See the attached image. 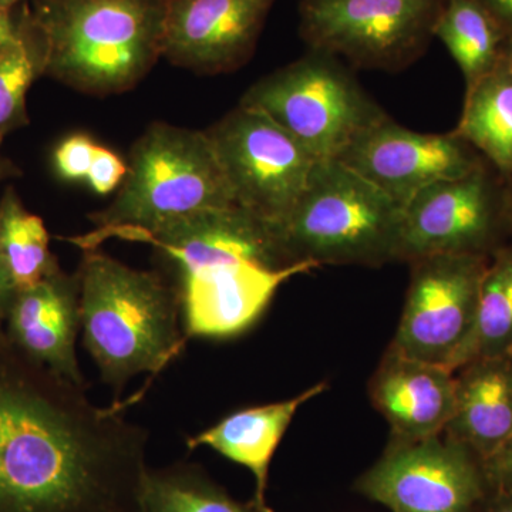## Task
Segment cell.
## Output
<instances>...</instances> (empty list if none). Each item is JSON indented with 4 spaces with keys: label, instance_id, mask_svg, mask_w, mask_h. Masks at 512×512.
Here are the masks:
<instances>
[{
    "label": "cell",
    "instance_id": "19",
    "mask_svg": "<svg viewBox=\"0 0 512 512\" xmlns=\"http://www.w3.org/2000/svg\"><path fill=\"white\" fill-rule=\"evenodd\" d=\"M434 37L447 47L470 87L500 66L512 36L480 0H446Z\"/></svg>",
    "mask_w": 512,
    "mask_h": 512
},
{
    "label": "cell",
    "instance_id": "21",
    "mask_svg": "<svg viewBox=\"0 0 512 512\" xmlns=\"http://www.w3.org/2000/svg\"><path fill=\"white\" fill-rule=\"evenodd\" d=\"M141 512H274L254 500L241 503L198 464L148 468Z\"/></svg>",
    "mask_w": 512,
    "mask_h": 512
},
{
    "label": "cell",
    "instance_id": "23",
    "mask_svg": "<svg viewBox=\"0 0 512 512\" xmlns=\"http://www.w3.org/2000/svg\"><path fill=\"white\" fill-rule=\"evenodd\" d=\"M505 356H512V248L500 249L485 269L466 365Z\"/></svg>",
    "mask_w": 512,
    "mask_h": 512
},
{
    "label": "cell",
    "instance_id": "34",
    "mask_svg": "<svg viewBox=\"0 0 512 512\" xmlns=\"http://www.w3.org/2000/svg\"><path fill=\"white\" fill-rule=\"evenodd\" d=\"M511 217H512V200H511Z\"/></svg>",
    "mask_w": 512,
    "mask_h": 512
},
{
    "label": "cell",
    "instance_id": "10",
    "mask_svg": "<svg viewBox=\"0 0 512 512\" xmlns=\"http://www.w3.org/2000/svg\"><path fill=\"white\" fill-rule=\"evenodd\" d=\"M355 488L392 512H480L491 494L481 461L447 436L393 440Z\"/></svg>",
    "mask_w": 512,
    "mask_h": 512
},
{
    "label": "cell",
    "instance_id": "15",
    "mask_svg": "<svg viewBox=\"0 0 512 512\" xmlns=\"http://www.w3.org/2000/svg\"><path fill=\"white\" fill-rule=\"evenodd\" d=\"M80 328L79 274L62 269L16 292L3 325L10 342L25 355L84 387L76 355Z\"/></svg>",
    "mask_w": 512,
    "mask_h": 512
},
{
    "label": "cell",
    "instance_id": "8",
    "mask_svg": "<svg viewBox=\"0 0 512 512\" xmlns=\"http://www.w3.org/2000/svg\"><path fill=\"white\" fill-rule=\"evenodd\" d=\"M207 134L235 204L272 227L284 222L318 161L274 120L241 104Z\"/></svg>",
    "mask_w": 512,
    "mask_h": 512
},
{
    "label": "cell",
    "instance_id": "14",
    "mask_svg": "<svg viewBox=\"0 0 512 512\" xmlns=\"http://www.w3.org/2000/svg\"><path fill=\"white\" fill-rule=\"evenodd\" d=\"M276 0H165L163 57L184 69L225 73L254 52Z\"/></svg>",
    "mask_w": 512,
    "mask_h": 512
},
{
    "label": "cell",
    "instance_id": "22",
    "mask_svg": "<svg viewBox=\"0 0 512 512\" xmlns=\"http://www.w3.org/2000/svg\"><path fill=\"white\" fill-rule=\"evenodd\" d=\"M49 241L42 218L26 210L15 191H6L0 200V249L18 291L59 271Z\"/></svg>",
    "mask_w": 512,
    "mask_h": 512
},
{
    "label": "cell",
    "instance_id": "28",
    "mask_svg": "<svg viewBox=\"0 0 512 512\" xmlns=\"http://www.w3.org/2000/svg\"><path fill=\"white\" fill-rule=\"evenodd\" d=\"M16 292H18V289H16L5 256H3L2 249H0V328L5 325L6 316H8Z\"/></svg>",
    "mask_w": 512,
    "mask_h": 512
},
{
    "label": "cell",
    "instance_id": "6",
    "mask_svg": "<svg viewBox=\"0 0 512 512\" xmlns=\"http://www.w3.org/2000/svg\"><path fill=\"white\" fill-rule=\"evenodd\" d=\"M239 104L274 120L318 163L339 160L363 131L387 116L338 57L311 49L255 83Z\"/></svg>",
    "mask_w": 512,
    "mask_h": 512
},
{
    "label": "cell",
    "instance_id": "9",
    "mask_svg": "<svg viewBox=\"0 0 512 512\" xmlns=\"http://www.w3.org/2000/svg\"><path fill=\"white\" fill-rule=\"evenodd\" d=\"M399 328L390 348L412 359L456 370L466 366L484 255L416 259Z\"/></svg>",
    "mask_w": 512,
    "mask_h": 512
},
{
    "label": "cell",
    "instance_id": "33",
    "mask_svg": "<svg viewBox=\"0 0 512 512\" xmlns=\"http://www.w3.org/2000/svg\"><path fill=\"white\" fill-rule=\"evenodd\" d=\"M19 2H22V0H0V6L12 9L13 6L18 5Z\"/></svg>",
    "mask_w": 512,
    "mask_h": 512
},
{
    "label": "cell",
    "instance_id": "17",
    "mask_svg": "<svg viewBox=\"0 0 512 512\" xmlns=\"http://www.w3.org/2000/svg\"><path fill=\"white\" fill-rule=\"evenodd\" d=\"M444 433L481 463L511 439L512 356L474 360L463 367Z\"/></svg>",
    "mask_w": 512,
    "mask_h": 512
},
{
    "label": "cell",
    "instance_id": "24",
    "mask_svg": "<svg viewBox=\"0 0 512 512\" xmlns=\"http://www.w3.org/2000/svg\"><path fill=\"white\" fill-rule=\"evenodd\" d=\"M45 69V42L32 13L26 12L18 36L0 49V136L28 124L26 96Z\"/></svg>",
    "mask_w": 512,
    "mask_h": 512
},
{
    "label": "cell",
    "instance_id": "26",
    "mask_svg": "<svg viewBox=\"0 0 512 512\" xmlns=\"http://www.w3.org/2000/svg\"><path fill=\"white\" fill-rule=\"evenodd\" d=\"M127 170V164L114 151L97 146L86 181L96 194L107 195L120 187Z\"/></svg>",
    "mask_w": 512,
    "mask_h": 512
},
{
    "label": "cell",
    "instance_id": "1",
    "mask_svg": "<svg viewBox=\"0 0 512 512\" xmlns=\"http://www.w3.org/2000/svg\"><path fill=\"white\" fill-rule=\"evenodd\" d=\"M0 328V512H141L148 433Z\"/></svg>",
    "mask_w": 512,
    "mask_h": 512
},
{
    "label": "cell",
    "instance_id": "32",
    "mask_svg": "<svg viewBox=\"0 0 512 512\" xmlns=\"http://www.w3.org/2000/svg\"><path fill=\"white\" fill-rule=\"evenodd\" d=\"M503 63L507 67L508 72L512 74V37L510 43H508L507 50H505Z\"/></svg>",
    "mask_w": 512,
    "mask_h": 512
},
{
    "label": "cell",
    "instance_id": "13",
    "mask_svg": "<svg viewBox=\"0 0 512 512\" xmlns=\"http://www.w3.org/2000/svg\"><path fill=\"white\" fill-rule=\"evenodd\" d=\"M497 228L493 190L483 168L431 185L403 208L399 261L434 255H483Z\"/></svg>",
    "mask_w": 512,
    "mask_h": 512
},
{
    "label": "cell",
    "instance_id": "25",
    "mask_svg": "<svg viewBox=\"0 0 512 512\" xmlns=\"http://www.w3.org/2000/svg\"><path fill=\"white\" fill-rule=\"evenodd\" d=\"M97 146L92 137L83 133L64 138L53 154L56 173L66 181L86 180Z\"/></svg>",
    "mask_w": 512,
    "mask_h": 512
},
{
    "label": "cell",
    "instance_id": "27",
    "mask_svg": "<svg viewBox=\"0 0 512 512\" xmlns=\"http://www.w3.org/2000/svg\"><path fill=\"white\" fill-rule=\"evenodd\" d=\"M481 466L491 493L512 495V437Z\"/></svg>",
    "mask_w": 512,
    "mask_h": 512
},
{
    "label": "cell",
    "instance_id": "2",
    "mask_svg": "<svg viewBox=\"0 0 512 512\" xmlns=\"http://www.w3.org/2000/svg\"><path fill=\"white\" fill-rule=\"evenodd\" d=\"M77 274L84 346L111 389L120 393L141 373L160 375L183 353L188 336L177 286L99 248L84 249Z\"/></svg>",
    "mask_w": 512,
    "mask_h": 512
},
{
    "label": "cell",
    "instance_id": "5",
    "mask_svg": "<svg viewBox=\"0 0 512 512\" xmlns=\"http://www.w3.org/2000/svg\"><path fill=\"white\" fill-rule=\"evenodd\" d=\"M403 208L338 160L319 161L274 232L288 264L379 266L399 261Z\"/></svg>",
    "mask_w": 512,
    "mask_h": 512
},
{
    "label": "cell",
    "instance_id": "12",
    "mask_svg": "<svg viewBox=\"0 0 512 512\" xmlns=\"http://www.w3.org/2000/svg\"><path fill=\"white\" fill-rule=\"evenodd\" d=\"M298 262L275 268L259 262H215L177 274L181 318L188 338L229 339L261 319L275 293L293 276L319 268Z\"/></svg>",
    "mask_w": 512,
    "mask_h": 512
},
{
    "label": "cell",
    "instance_id": "7",
    "mask_svg": "<svg viewBox=\"0 0 512 512\" xmlns=\"http://www.w3.org/2000/svg\"><path fill=\"white\" fill-rule=\"evenodd\" d=\"M446 0H302L299 32L311 50L362 69L399 70L423 55Z\"/></svg>",
    "mask_w": 512,
    "mask_h": 512
},
{
    "label": "cell",
    "instance_id": "29",
    "mask_svg": "<svg viewBox=\"0 0 512 512\" xmlns=\"http://www.w3.org/2000/svg\"><path fill=\"white\" fill-rule=\"evenodd\" d=\"M20 18L13 16L12 9L0 6V49L18 36Z\"/></svg>",
    "mask_w": 512,
    "mask_h": 512
},
{
    "label": "cell",
    "instance_id": "3",
    "mask_svg": "<svg viewBox=\"0 0 512 512\" xmlns=\"http://www.w3.org/2000/svg\"><path fill=\"white\" fill-rule=\"evenodd\" d=\"M127 167L117 197L90 217L96 229L69 238L83 251L237 205L207 131L153 124L134 144Z\"/></svg>",
    "mask_w": 512,
    "mask_h": 512
},
{
    "label": "cell",
    "instance_id": "30",
    "mask_svg": "<svg viewBox=\"0 0 512 512\" xmlns=\"http://www.w3.org/2000/svg\"><path fill=\"white\" fill-rule=\"evenodd\" d=\"M512 36V0H480Z\"/></svg>",
    "mask_w": 512,
    "mask_h": 512
},
{
    "label": "cell",
    "instance_id": "20",
    "mask_svg": "<svg viewBox=\"0 0 512 512\" xmlns=\"http://www.w3.org/2000/svg\"><path fill=\"white\" fill-rule=\"evenodd\" d=\"M453 134L480 150L501 174H512V74L503 62L467 87Z\"/></svg>",
    "mask_w": 512,
    "mask_h": 512
},
{
    "label": "cell",
    "instance_id": "11",
    "mask_svg": "<svg viewBox=\"0 0 512 512\" xmlns=\"http://www.w3.org/2000/svg\"><path fill=\"white\" fill-rule=\"evenodd\" d=\"M468 147L456 134L417 133L386 116L363 131L338 161L404 208L431 185L480 168Z\"/></svg>",
    "mask_w": 512,
    "mask_h": 512
},
{
    "label": "cell",
    "instance_id": "35",
    "mask_svg": "<svg viewBox=\"0 0 512 512\" xmlns=\"http://www.w3.org/2000/svg\"><path fill=\"white\" fill-rule=\"evenodd\" d=\"M2 137H3V136H0V141H2Z\"/></svg>",
    "mask_w": 512,
    "mask_h": 512
},
{
    "label": "cell",
    "instance_id": "16",
    "mask_svg": "<svg viewBox=\"0 0 512 512\" xmlns=\"http://www.w3.org/2000/svg\"><path fill=\"white\" fill-rule=\"evenodd\" d=\"M370 397L392 427L393 440L440 436L456 404V376L447 367L387 350L370 382Z\"/></svg>",
    "mask_w": 512,
    "mask_h": 512
},
{
    "label": "cell",
    "instance_id": "4",
    "mask_svg": "<svg viewBox=\"0 0 512 512\" xmlns=\"http://www.w3.org/2000/svg\"><path fill=\"white\" fill-rule=\"evenodd\" d=\"M45 73L79 92H127L163 56L165 0H37Z\"/></svg>",
    "mask_w": 512,
    "mask_h": 512
},
{
    "label": "cell",
    "instance_id": "31",
    "mask_svg": "<svg viewBox=\"0 0 512 512\" xmlns=\"http://www.w3.org/2000/svg\"><path fill=\"white\" fill-rule=\"evenodd\" d=\"M480 512H512V495L491 493Z\"/></svg>",
    "mask_w": 512,
    "mask_h": 512
},
{
    "label": "cell",
    "instance_id": "18",
    "mask_svg": "<svg viewBox=\"0 0 512 512\" xmlns=\"http://www.w3.org/2000/svg\"><path fill=\"white\" fill-rule=\"evenodd\" d=\"M326 389L328 383H319L292 399L238 410L210 429L188 437L187 447L190 450L197 447L211 448L222 457L247 468L255 478V503L268 507L266 488L276 448L284 439L299 407Z\"/></svg>",
    "mask_w": 512,
    "mask_h": 512
}]
</instances>
